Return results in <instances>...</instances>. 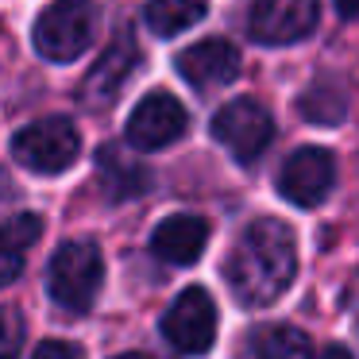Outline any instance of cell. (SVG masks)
<instances>
[{"label": "cell", "mask_w": 359, "mask_h": 359, "mask_svg": "<svg viewBox=\"0 0 359 359\" xmlns=\"http://www.w3.org/2000/svg\"><path fill=\"white\" fill-rule=\"evenodd\" d=\"M294 271H297V240L290 232V224H282L274 217L251 220L224 266L236 302L251 305V309L278 302L286 294V286L294 282Z\"/></svg>", "instance_id": "obj_1"}, {"label": "cell", "mask_w": 359, "mask_h": 359, "mask_svg": "<svg viewBox=\"0 0 359 359\" xmlns=\"http://www.w3.org/2000/svg\"><path fill=\"white\" fill-rule=\"evenodd\" d=\"M97 24L101 12L93 0H55L35 20V50L47 62H74L93 47Z\"/></svg>", "instance_id": "obj_2"}, {"label": "cell", "mask_w": 359, "mask_h": 359, "mask_svg": "<svg viewBox=\"0 0 359 359\" xmlns=\"http://www.w3.org/2000/svg\"><path fill=\"white\" fill-rule=\"evenodd\" d=\"M104 282V259L93 240H70L55 251L47 266V290L62 309L86 313Z\"/></svg>", "instance_id": "obj_3"}, {"label": "cell", "mask_w": 359, "mask_h": 359, "mask_svg": "<svg viewBox=\"0 0 359 359\" xmlns=\"http://www.w3.org/2000/svg\"><path fill=\"white\" fill-rule=\"evenodd\" d=\"M81 151V135L70 120L62 116H47V120H35L27 124L24 132H16L12 140V155L24 170L32 174H62L74 166Z\"/></svg>", "instance_id": "obj_4"}, {"label": "cell", "mask_w": 359, "mask_h": 359, "mask_svg": "<svg viewBox=\"0 0 359 359\" xmlns=\"http://www.w3.org/2000/svg\"><path fill=\"white\" fill-rule=\"evenodd\" d=\"M212 140L236 163H255L274 140V120L259 101H232L212 116Z\"/></svg>", "instance_id": "obj_5"}, {"label": "cell", "mask_w": 359, "mask_h": 359, "mask_svg": "<svg viewBox=\"0 0 359 359\" xmlns=\"http://www.w3.org/2000/svg\"><path fill=\"white\" fill-rule=\"evenodd\" d=\"M163 336L186 355H205L217 340V305L209 290L189 286L186 294L174 297V305L163 317Z\"/></svg>", "instance_id": "obj_6"}, {"label": "cell", "mask_w": 359, "mask_h": 359, "mask_svg": "<svg viewBox=\"0 0 359 359\" xmlns=\"http://www.w3.org/2000/svg\"><path fill=\"white\" fill-rule=\"evenodd\" d=\"M186 124H189L186 104L174 93H166V89H155V93L143 97L132 109V116H128V143L140 147V151L170 147V143H178L182 135H186Z\"/></svg>", "instance_id": "obj_7"}, {"label": "cell", "mask_w": 359, "mask_h": 359, "mask_svg": "<svg viewBox=\"0 0 359 359\" xmlns=\"http://www.w3.org/2000/svg\"><path fill=\"white\" fill-rule=\"evenodd\" d=\"M320 0H251L248 32L263 47H286L313 32Z\"/></svg>", "instance_id": "obj_8"}, {"label": "cell", "mask_w": 359, "mask_h": 359, "mask_svg": "<svg viewBox=\"0 0 359 359\" xmlns=\"http://www.w3.org/2000/svg\"><path fill=\"white\" fill-rule=\"evenodd\" d=\"M336 186V163L325 147H302L286 158L278 174V189L290 205L297 209H313L320 205Z\"/></svg>", "instance_id": "obj_9"}, {"label": "cell", "mask_w": 359, "mask_h": 359, "mask_svg": "<svg viewBox=\"0 0 359 359\" xmlns=\"http://www.w3.org/2000/svg\"><path fill=\"white\" fill-rule=\"evenodd\" d=\"M178 74L194 89H220L240 78V50L228 39H201L178 55Z\"/></svg>", "instance_id": "obj_10"}, {"label": "cell", "mask_w": 359, "mask_h": 359, "mask_svg": "<svg viewBox=\"0 0 359 359\" xmlns=\"http://www.w3.org/2000/svg\"><path fill=\"white\" fill-rule=\"evenodd\" d=\"M135 62H140V47H135L132 39L112 43V47L93 62L86 86H81L86 104H93V109H109V104L116 101V93L128 86V78L135 74Z\"/></svg>", "instance_id": "obj_11"}, {"label": "cell", "mask_w": 359, "mask_h": 359, "mask_svg": "<svg viewBox=\"0 0 359 359\" xmlns=\"http://www.w3.org/2000/svg\"><path fill=\"white\" fill-rule=\"evenodd\" d=\"M205 243H209V224H205L201 217H194V212H174V217H166L163 224L155 228V236H151V251L170 266L197 263Z\"/></svg>", "instance_id": "obj_12"}, {"label": "cell", "mask_w": 359, "mask_h": 359, "mask_svg": "<svg viewBox=\"0 0 359 359\" xmlns=\"http://www.w3.org/2000/svg\"><path fill=\"white\" fill-rule=\"evenodd\" d=\"M297 112L317 128H336L348 116V93L336 78H317L302 97H297Z\"/></svg>", "instance_id": "obj_13"}, {"label": "cell", "mask_w": 359, "mask_h": 359, "mask_svg": "<svg viewBox=\"0 0 359 359\" xmlns=\"http://www.w3.org/2000/svg\"><path fill=\"white\" fill-rule=\"evenodd\" d=\"M101 186L109 201H124V197H140L151 186V174L140 163L124 158L116 147H104L101 151Z\"/></svg>", "instance_id": "obj_14"}, {"label": "cell", "mask_w": 359, "mask_h": 359, "mask_svg": "<svg viewBox=\"0 0 359 359\" xmlns=\"http://www.w3.org/2000/svg\"><path fill=\"white\" fill-rule=\"evenodd\" d=\"M205 12H209V0H147V24L163 39L194 27Z\"/></svg>", "instance_id": "obj_15"}, {"label": "cell", "mask_w": 359, "mask_h": 359, "mask_svg": "<svg viewBox=\"0 0 359 359\" xmlns=\"http://www.w3.org/2000/svg\"><path fill=\"white\" fill-rule=\"evenodd\" d=\"M39 232H43V220L35 212H16L8 220V228H4V266H0V278L4 282H12L20 274V259L39 240Z\"/></svg>", "instance_id": "obj_16"}, {"label": "cell", "mask_w": 359, "mask_h": 359, "mask_svg": "<svg viewBox=\"0 0 359 359\" xmlns=\"http://www.w3.org/2000/svg\"><path fill=\"white\" fill-rule=\"evenodd\" d=\"M255 359H313V344L302 328L274 325V328H263V332H259Z\"/></svg>", "instance_id": "obj_17"}, {"label": "cell", "mask_w": 359, "mask_h": 359, "mask_svg": "<svg viewBox=\"0 0 359 359\" xmlns=\"http://www.w3.org/2000/svg\"><path fill=\"white\" fill-rule=\"evenodd\" d=\"M32 359H81V348L70 340H43Z\"/></svg>", "instance_id": "obj_18"}, {"label": "cell", "mask_w": 359, "mask_h": 359, "mask_svg": "<svg viewBox=\"0 0 359 359\" xmlns=\"http://www.w3.org/2000/svg\"><path fill=\"white\" fill-rule=\"evenodd\" d=\"M4 328H8V348H4V359H16L20 351V313L16 309H4Z\"/></svg>", "instance_id": "obj_19"}, {"label": "cell", "mask_w": 359, "mask_h": 359, "mask_svg": "<svg viewBox=\"0 0 359 359\" xmlns=\"http://www.w3.org/2000/svg\"><path fill=\"white\" fill-rule=\"evenodd\" d=\"M344 20H359V0H332Z\"/></svg>", "instance_id": "obj_20"}, {"label": "cell", "mask_w": 359, "mask_h": 359, "mask_svg": "<svg viewBox=\"0 0 359 359\" xmlns=\"http://www.w3.org/2000/svg\"><path fill=\"white\" fill-rule=\"evenodd\" d=\"M320 359H351V351H344V348H325V351H320Z\"/></svg>", "instance_id": "obj_21"}, {"label": "cell", "mask_w": 359, "mask_h": 359, "mask_svg": "<svg viewBox=\"0 0 359 359\" xmlns=\"http://www.w3.org/2000/svg\"><path fill=\"white\" fill-rule=\"evenodd\" d=\"M116 359H151V355H143V351H124V355H116Z\"/></svg>", "instance_id": "obj_22"}]
</instances>
